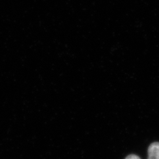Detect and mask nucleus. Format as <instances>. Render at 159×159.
I'll return each mask as SVG.
<instances>
[{
    "label": "nucleus",
    "mask_w": 159,
    "mask_h": 159,
    "mask_svg": "<svg viewBox=\"0 0 159 159\" xmlns=\"http://www.w3.org/2000/svg\"><path fill=\"white\" fill-rule=\"evenodd\" d=\"M125 159H141L139 156H137L136 155L134 154H130L129 156H128Z\"/></svg>",
    "instance_id": "nucleus-2"
},
{
    "label": "nucleus",
    "mask_w": 159,
    "mask_h": 159,
    "mask_svg": "<svg viewBox=\"0 0 159 159\" xmlns=\"http://www.w3.org/2000/svg\"><path fill=\"white\" fill-rule=\"evenodd\" d=\"M148 159H159V142L153 143L150 145Z\"/></svg>",
    "instance_id": "nucleus-1"
}]
</instances>
